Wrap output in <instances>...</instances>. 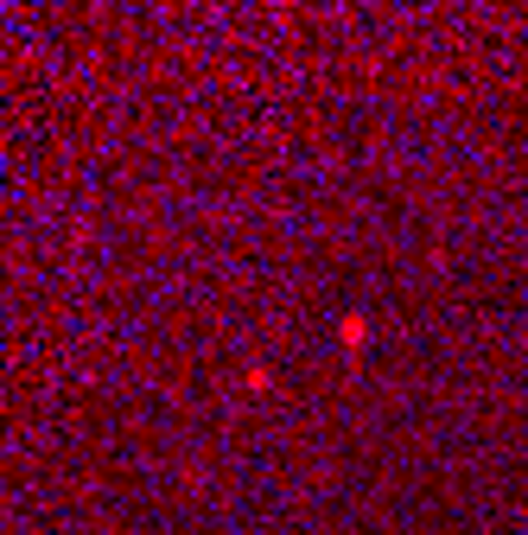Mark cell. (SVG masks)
I'll use <instances>...</instances> for the list:
<instances>
[{
    "label": "cell",
    "mask_w": 528,
    "mask_h": 535,
    "mask_svg": "<svg viewBox=\"0 0 528 535\" xmlns=\"http://www.w3.org/2000/svg\"><path fill=\"white\" fill-rule=\"evenodd\" d=\"M338 338H344V351H363V344H369V319H363V313H344Z\"/></svg>",
    "instance_id": "cell-1"
}]
</instances>
